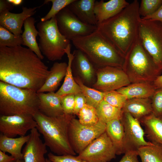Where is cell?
<instances>
[{"mask_svg":"<svg viewBox=\"0 0 162 162\" xmlns=\"http://www.w3.org/2000/svg\"><path fill=\"white\" fill-rule=\"evenodd\" d=\"M42 60L21 46H0V81L37 92L50 73Z\"/></svg>","mask_w":162,"mask_h":162,"instance_id":"cell-1","label":"cell"},{"mask_svg":"<svg viewBox=\"0 0 162 162\" xmlns=\"http://www.w3.org/2000/svg\"><path fill=\"white\" fill-rule=\"evenodd\" d=\"M139 4L135 0L117 15L97 26V30L125 57L139 38Z\"/></svg>","mask_w":162,"mask_h":162,"instance_id":"cell-2","label":"cell"},{"mask_svg":"<svg viewBox=\"0 0 162 162\" xmlns=\"http://www.w3.org/2000/svg\"><path fill=\"white\" fill-rule=\"evenodd\" d=\"M33 116L44 143L52 152L58 155H76L70 144L68 134L69 123L74 115L64 113L50 117L38 111Z\"/></svg>","mask_w":162,"mask_h":162,"instance_id":"cell-3","label":"cell"},{"mask_svg":"<svg viewBox=\"0 0 162 162\" xmlns=\"http://www.w3.org/2000/svg\"><path fill=\"white\" fill-rule=\"evenodd\" d=\"M72 41L97 68L106 66L123 68L125 57L97 29L88 35L75 38Z\"/></svg>","mask_w":162,"mask_h":162,"instance_id":"cell-4","label":"cell"},{"mask_svg":"<svg viewBox=\"0 0 162 162\" xmlns=\"http://www.w3.org/2000/svg\"><path fill=\"white\" fill-rule=\"evenodd\" d=\"M39 100L37 92L21 88L0 81V115H29L39 111Z\"/></svg>","mask_w":162,"mask_h":162,"instance_id":"cell-5","label":"cell"},{"mask_svg":"<svg viewBox=\"0 0 162 162\" xmlns=\"http://www.w3.org/2000/svg\"><path fill=\"white\" fill-rule=\"evenodd\" d=\"M122 69L131 83H152L162 71L145 49L139 38L125 57Z\"/></svg>","mask_w":162,"mask_h":162,"instance_id":"cell-6","label":"cell"},{"mask_svg":"<svg viewBox=\"0 0 162 162\" xmlns=\"http://www.w3.org/2000/svg\"><path fill=\"white\" fill-rule=\"evenodd\" d=\"M39 47L42 53L49 60H61L65 54V50L70 44L68 39L59 31L56 17L38 22Z\"/></svg>","mask_w":162,"mask_h":162,"instance_id":"cell-7","label":"cell"},{"mask_svg":"<svg viewBox=\"0 0 162 162\" xmlns=\"http://www.w3.org/2000/svg\"><path fill=\"white\" fill-rule=\"evenodd\" d=\"M139 38L145 49L162 70V22L141 17Z\"/></svg>","mask_w":162,"mask_h":162,"instance_id":"cell-8","label":"cell"},{"mask_svg":"<svg viewBox=\"0 0 162 162\" xmlns=\"http://www.w3.org/2000/svg\"><path fill=\"white\" fill-rule=\"evenodd\" d=\"M106 123L99 120L93 125L81 124L74 116L69 123L68 134L73 150L78 154L95 139L106 131Z\"/></svg>","mask_w":162,"mask_h":162,"instance_id":"cell-9","label":"cell"},{"mask_svg":"<svg viewBox=\"0 0 162 162\" xmlns=\"http://www.w3.org/2000/svg\"><path fill=\"white\" fill-rule=\"evenodd\" d=\"M60 33L70 40L88 35L97 29V26L85 24L80 20L66 7L55 16Z\"/></svg>","mask_w":162,"mask_h":162,"instance_id":"cell-10","label":"cell"},{"mask_svg":"<svg viewBox=\"0 0 162 162\" xmlns=\"http://www.w3.org/2000/svg\"><path fill=\"white\" fill-rule=\"evenodd\" d=\"M116 149L105 132L77 156L88 162H109L116 157Z\"/></svg>","mask_w":162,"mask_h":162,"instance_id":"cell-11","label":"cell"},{"mask_svg":"<svg viewBox=\"0 0 162 162\" xmlns=\"http://www.w3.org/2000/svg\"><path fill=\"white\" fill-rule=\"evenodd\" d=\"M96 74V80L92 87L102 92L117 90L131 83L121 68L112 66L100 68H97Z\"/></svg>","mask_w":162,"mask_h":162,"instance_id":"cell-12","label":"cell"},{"mask_svg":"<svg viewBox=\"0 0 162 162\" xmlns=\"http://www.w3.org/2000/svg\"><path fill=\"white\" fill-rule=\"evenodd\" d=\"M121 121L124 133V154L128 151H137L140 147L152 143L145 140V133L139 120L129 113L123 112Z\"/></svg>","mask_w":162,"mask_h":162,"instance_id":"cell-13","label":"cell"},{"mask_svg":"<svg viewBox=\"0 0 162 162\" xmlns=\"http://www.w3.org/2000/svg\"><path fill=\"white\" fill-rule=\"evenodd\" d=\"M37 126L36 121L31 115L0 116V132L8 137L25 136L28 131L36 128Z\"/></svg>","mask_w":162,"mask_h":162,"instance_id":"cell-14","label":"cell"},{"mask_svg":"<svg viewBox=\"0 0 162 162\" xmlns=\"http://www.w3.org/2000/svg\"><path fill=\"white\" fill-rule=\"evenodd\" d=\"M29 134V139L22 151L24 162H46V146L42 141L40 134L35 128L30 131Z\"/></svg>","mask_w":162,"mask_h":162,"instance_id":"cell-15","label":"cell"},{"mask_svg":"<svg viewBox=\"0 0 162 162\" xmlns=\"http://www.w3.org/2000/svg\"><path fill=\"white\" fill-rule=\"evenodd\" d=\"M74 58L71 64L72 70L77 73L79 77L86 85H92L96 79L97 68L81 50L73 51Z\"/></svg>","mask_w":162,"mask_h":162,"instance_id":"cell-16","label":"cell"},{"mask_svg":"<svg viewBox=\"0 0 162 162\" xmlns=\"http://www.w3.org/2000/svg\"><path fill=\"white\" fill-rule=\"evenodd\" d=\"M39 7L23 6L22 11L20 13H12L9 10L0 13V26L16 35H20L23 33L22 28L25 20L33 15Z\"/></svg>","mask_w":162,"mask_h":162,"instance_id":"cell-17","label":"cell"},{"mask_svg":"<svg viewBox=\"0 0 162 162\" xmlns=\"http://www.w3.org/2000/svg\"><path fill=\"white\" fill-rule=\"evenodd\" d=\"M129 4L125 0L95 1L94 12L98 24L117 15Z\"/></svg>","mask_w":162,"mask_h":162,"instance_id":"cell-18","label":"cell"},{"mask_svg":"<svg viewBox=\"0 0 162 162\" xmlns=\"http://www.w3.org/2000/svg\"><path fill=\"white\" fill-rule=\"evenodd\" d=\"M95 0H74L67 6L83 23L97 26L98 24L94 12Z\"/></svg>","mask_w":162,"mask_h":162,"instance_id":"cell-19","label":"cell"},{"mask_svg":"<svg viewBox=\"0 0 162 162\" xmlns=\"http://www.w3.org/2000/svg\"><path fill=\"white\" fill-rule=\"evenodd\" d=\"M38 93L40 112L50 117H56L64 114L61 104L62 97L54 92Z\"/></svg>","mask_w":162,"mask_h":162,"instance_id":"cell-20","label":"cell"},{"mask_svg":"<svg viewBox=\"0 0 162 162\" xmlns=\"http://www.w3.org/2000/svg\"><path fill=\"white\" fill-rule=\"evenodd\" d=\"M149 142L162 146V118L152 113L140 121Z\"/></svg>","mask_w":162,"mask_h":162,"instance_id":"cell-21","label":"cell"},{"mask_svg":"<svg viewBox=\"0 0 162 162\" xmlns=\"http://www.w3.org/2000/svg\"><path fill=\"white\" fill-rule=\"evenodd\" d=\"M122 110L130 114L140 121L152 113L151 100L149 98H134L127 99Z\"/></svg>","mask_w":162,"mask_h":162,"instance_id":"cell-22","label":"cell"},{"mask_svg":"<svg viewBox=\"0 0 162 162\" xmlns=\"http://www.w3.org/2000/svg\"><path fill=\"white\" fill-rule=\"evenodd\" d=\"M68 66V64L65 62H55L50 69V73L45 83L37 92H54L65 77Z\"/></svg>","mask_w":162,"mask_h":162,"instance_id":"cell-23","label":"cell"},{"mask_svg":"<svg viewBox=\"0 0 162 162\" xmlns=\"http://www.w3.org/2000/svg\"><path fill=\"white\" fill-rule=\"evenodd\" d=\"M29 138V134L17 138L0 134V150L10 154L16 160L23 159L22 149Z\"/></svg>","mask_w":162,"mask_h":162,"instance_id":"cell-24","label":"cell"},{"mask_svg":"<svg viewBox=\"0 0 162 162\" xmlns=\"http://www.w3.org/2000/svg\"><path fill=\"white\" fill-rule=\"evenodd\" d=\"M36 21L35 19L32 17H28L25 21L24 31L21 35L22 45L28 47L42 60L44 56L39 49L36 39V37L38 35V32L34 25Z\"/></svg>","mask_w":162,"mask_h":162,"instance_id":"cell-25","label":"cell"},{"mask_svg":"<svg viewBox=\"0 0 162 162\" xmlns=\"http://www.w3.org/2000/svg\"><path fill=\"white\" fill-rule=\"evenodd\" d=\"M68 58V66L64 82L62 85L56 92V94L62 97L68 94H76L82 92L79 85L75 81L73 75L71 64L74 55L70 52V44L65 50Z\"/></svg>","mask_w":162,"mask_h":162,"instance_id":"cell-26","label":"cell"},{"mask_svg":"<svg viewBox=\"0 0 162 162\" xmlns=\"http://www.w3.org/2000/svg\"><path fill=\"white\" fill-rule=\"evenodd\" d=\"M156 89L152 83H132L116 91L125 96L128 99L134 98H149Z\"/></svg>","mask_w":162,"mask_h":162,"instance_id":"cell-27","label":"cell"},{"mask_svg":"<svg viewBox=\"0 0 162 162\" xmlns=\"http://www.w3.org/2000/svg\"><path fill=\"white\" fill-rule=\"evenodd\" d=\"M105 132L116 149L117 155L124 154V133L121 120L114 119L107 122Z\"/></svg>","mask_w":162,"mask_h":162,"instance_id":"cell-28","label":"cell"},{"mask_svg":"<svg viewBox=\"0 0 162 162\" xmlns=\"http://www.w3.org/2000/svg\"><path fill=\"white\" fill-rule=\"evenodd\" d=\"M95 109L99 120L106 124L114 119L121 120L123 114L122 109L111 105L104 100Z\"/></svg>","mask_w":162,"mask_h":162,"instance_id":"cell-29","label":"cell"},{"mask_svg":"<svg viewBox=\"0 0 162 162\" xmlns=\"http://www.w3.org/2000/svg\"><path fill=\"white\" fill-rule=\"evenodd\" d=\"M141 162H162V146L152 143L142 146L137 150Z\"/></svg>","mask_w":162,"mask_h":162,"instance_id":"cell-30","label":"cell"},{"mask_svg":"<svg viewBox=\"0 0 162 162\" xmlns=\"http://www.w3.org/2000/svg\"><path fill=\"white\" fill-rule=\"evenodd\" d=\"M74 78L80 86L82 93L85 97L86 104L96 108L104 100L105 92L88 87L77 76Z\"/></svg>","mask_w":162,"mask_h":162,"instance_id":"cell-31","label":"cell"},{"mask_svg":"<svg viewBox=\"0 0 162 162\" xmlns=\"http://www.w3.org/2000/svg\"><path fill=\"white\" fill-rule=\"evenodd\" d=\"M78 116L80 122L85 125H94L99 121L95 108L87 104L80 110Z\"/></svg>","mask_w":162,"mask_h":162,"instance_id":"cell-32","label":"cell"},{"mask_svg":"<svg viewBox=\"0 0 162 162\" xmlns=\"http://www.w3.org/2000/svg\"><path fill=\"white\" fill-rule=\"evenodd\" d=\"M22 44L21 35H16L0 26V46L14 47Z\"/></svg>","mask_w":162,"mask_h":162,"instance_id":"cell-33","label":"cell"},{"mask_svg":"<svg viewBox=\"0 0 162 162\" xmlns=\"http://www.w3.org/2000/svg\"><path fill=\"white\" fill-rule=\"evenodd\" d=\"M162 4V0H142L139 11L141 18L149 16L155 12Z\"/></svg>","mask_w":162,"mask_h":162,"instance_id":"cell-34","label":"cell"},{"mask_svg":"<svg viewBox=\"0 0 162 162\" xmlns=\"http://www.w3.org/2000/svg\"><path fill=\"white\" fill-rule=\"evenodd\" d=\"M74 0H46L44 2L43 4L51 2L52 7L44 17L41 18V21L44 22L55 17L56 15L62 9L68 6L73 2Z\"/></svg>","mask_w":162,"mask_h":162,"instance_id":"cell-35","label":"cell"},{"mask_svg":"<svg viewBox=\"0 0 162 162\" xmlns=\"http://www.w3.org/2000/svg\"><path fill=\"white\" fill-rule=\"evenodd\" d=\"M127 98L116 90L105 92L104 100L111 105L122 109Z\"/></svg>","mask_w":162,"mask_h":162,"instance_id":"cell-36","label":"cell"},{"mask_svg":"<svg viewBox=\"0 0 162 162\" xmlns=\"http://www.w3.org/2000/svg\"><path fill=\"white\" fill-rule=\"evenodd\" d=\"M152 98V113L162 118V88L156 89Z\"/></svg>","mask_w":162,"mask_h":162,"instance_id":"cell-37","label":"cell"},{"mask_svg":"<svg viewBox=\"0 0 162 162\" xmlns=\"http://www.w3.org/2000/svg\"><path fill=\"white\" fill-rule=\"evenodd\" d=\"M75 95L68 94L62 97L61 104L64 114L73 115L75 104Z\"/></svg>","mask_w":162,"mask_h":162,"instance_id":"cell-38","label":"cell"},{"mask_svg":"<svg viewBox=\"0 0 162 162\" xmlns=\"http://www.w3.org/2000/svg\"><path fill=\"white\" fill-rule=\"evenodd\" d=\"M47 156L52 162H88L79 158L77 156L70 154L58 155L50 152Z\"/></svg>","mask_w":162,"mask_h":162,"instance_id":"cell-39","label":"cell"},{"mask_svg":"<svg viewBox=\"0 0 162 162\" xmlns=\"http://www.w3.org/2000/svg\"><path fill=\"white\" fill-rule=\"evenodd\" d=\"M86 104V101L85 97L82 92L75 94L73 115L78 116L80 110Z\"/></svg>","mask_w":162,"mask_h":162,"instance_id":"cell-40","label":"cell"},{"mask_svg":"<svg viewBox=\"0 0 162 162\" xmlns=\"http://www.w3.org/2000/svg\"><path fill=\"white\" fill-rule=\"evenodd\" d=\"M137 151L125 152L119 162H138Z\"/></svg>","mask_w":162,"mask_h":162,"instance_id":"cell-41","label":"cell"},{"mask_svg":"<svg viewBox=\"0 0 162 162\" xmlns=\"http://www.w3.org/2000/svg\"><path fill=\"white\" fill-rule=\"evenodd\" d=\"M141 18L143 19L158 21L162 22V4L159 8L152 14L145 18Z\"/></svg>","mask_w":162,"mask_h":162,"instance_id":"cell-42","label":"cell"},{"mask_svg":"<svg viewBox=\"0 0 162 162\" xmlns=\"http://www.w3.org/2000/svg\"><path fill=\"white\" fill-rule=\"evenodd\" d=\"M14 5L9 2L8 0H0V13L6 10L13 9Z\"/></svg>","mask_w":162,"mask_h":162,"instance_id":"cell-43","label":"cell"},{"mask_svg":"<svg viewBox=\"0 0 162 162\" xmlns=\"http://www.w3.org/2000/svg\"><path fill=\"white\" fill-rule=\"evenodd\" d=\"M16 160L12 155H8L0 150V162H14Z\"/></svg>","mask_w":162,"mask_h":162,"instance_id":"cell-44","label":"cell"},{"mask_svg":"<svg viewBox=\"0 0 162 162\" xmlns=\"http://www.w3.org/2000/svg\"><path fill=\"white\" fill-rule=\"evenodd\" d=\"M152 84L156 89L162 88V74L158 76Z\"/></svg>","mask_w":162,"mask_h":162,"instance_id":"cell-45","label":"cell"},{"mask_svg":"<svg viewBox=\"0 0 162 162\" xmlns=\"http://www.w3.org/2000/svg\"><path fill=\"white\" fill-rule=\"evenodd\" d=\"M10 3L14 6H18L21 4L23 2L22 0H7Z\"/></svg>","mask_w":162,"mask_h":162,"instance_id":"cell-46","label":"cell"},{"mask_svg":"<svg viewBox=\"0 0 162 162\" xmlns=\"http://www.w3.org/2000/svg\"><path fill=\"white\" fill-rule=\"evenodd\" d=\"M14 162H24L23 159L16 160Z\"/></svg>","mask_w":162,"mask_h":162,"instance_id":"cell-47","label":"cell"},{"mask_svg":"<svg viewBox=\"0 0 162 162\" xmlns=\"http://www.w3.org/2000/svg\"><path fill=\"white\" fill-rule=\"evenodd\" d=\"M46 162H52L48 158L46 159Z\"/></svg>","mask_w":162,"mask_h":162,"instance_id":"cell-48","label":"cell"}]
</instances>
